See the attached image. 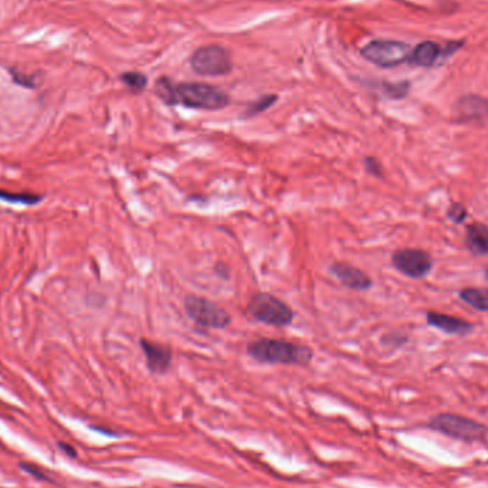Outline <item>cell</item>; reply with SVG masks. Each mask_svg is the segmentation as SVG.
Here are the masks:
<instances>
[{
	"mask_svg": "<svg viewBox=\"0 0 488 488\" xmlns=\"http://www.w3.org/2000/svg\"><path fill=\"white\" fill-rule=\"evenodd\" d=\"M155 94L167 106H183L194 110L217 111L230 104V96L207 83L187 82L173 83L167 76H162L155 83Z\"/></svg>",
	"mask_w": 488,
	"mask_h": 488,
	"instance_id": "cell-1",
	"label": "cell"
},
{
	"mask_svg": "<svg viewBox=\"0 0 488 488\" xmlns=\"http://www.w3.org/2000/svg\"><path fill=\"white\" fill-rule=\"evenodd\" d=\"M246 353L262 364L309 365L314 351L304 345L283 338H257L246 345Z\"/></svg>",
	"mask_w": 488,
	"mask_h": 488,
	"instance_id": "cell-2",
	"label": "cell"
},
{
	"mask_svg": "<svg viewBox=\"0 0 488 488\" xmlns=\"http://www.w3.org/2000/svg\"><path fill=\"white\" fill-rule=\"evenodd\" d=\"M248 314L257 323L277 328L289 327L294 320V310L287 303L265 292L252 296Z\"/></svg>",
	"mask_w": 488,
	"mask_h": 488,
	"instance_id": "cell-3",
	"label": "cell"
},
{
	"mask_svg": "<svg viewBox=\"0 0 488 488\" xmlns=\"http://www.w3.org/2000/svg\"><path fill=\"white\" fill-rule=\"evenodd\" d=\"M428 427L447 436L454 440H460L464 443H475L482 441L488 436L487 426L460 416V414H451V413H441L434 416L428 421Z\"/></svg>",
	"mask_w": 488,
	"mask_h": 488,
	"instance_id": "cell-4",
	"label": "cell"
},
{
	"mask_svg": "<svg viewBox=\"0 0 488 488\" xmlns=\"http://www.w3.org/2000/svg\"><path fill=\"white\" fill-rule=\"evenodd\" d=\"M183 304L187 317L200 328L223 330L227 328L231 323L230 313L206 297L187 294Z\"/></svg>",
	"mask_w": 488,
	"mask_h": 488,
	"instance_id": "cell-5",
	"label": "cell"
},
{
	"mask_svg": "<svg viewBox=\"0 0 488 488\" xmlns=\"http://www.w3.org/2000/svg\"><path fill=\"white\" fill-rule=\"evenodd\" d=\"M413 49L399 40H373L361 49V56L370 63L390 69L410 60Z\"/></svg>",
	"mask_w": 488,
	"mask_h": 488,
	"instance_id": "cell-6",
	"label": "cell"
},
{
	"mask_svg": "<svg viewBox=\"0 0 488 488\" xmlns=\"http://www.w3.org/2000/svg\"><path fill=\"white\" fill-rule=\"evenodd\" d=\"M190 66L194 73L206 77L226 76L233 69L230 53L218 45L199 48L190 57Z\"/></svg>",
	"mask_w": 488,
	"mask_h": 488,
	"instance_id": "cell-7",
	"label": "cell"
},
{
	"mask_svg": "<svg viewBox=\"0 0 488 488\" xmlns=\"http://www.w3.org/2000/svg\"><path fill=\"white\" fill-rule=\"evenodd\" d=\"M393 267L403 276L421 280L433 270V257L423 249H399L392 255Z\"/></svg>",
	"mask_w": 488,
	"mask_h": 488,
	"instance_id": "cell-8",
	"label": "cell"
},
{
	"mask_svg": "<svg viewBox=\"0 0 488 488\" xmlns=\"http://www.w3.org/2000/svg\"><path fill=\"white\" fill-rule=\"evenodd\" d=\"M454 117L460 123H484L488 118V100L477 94H467L454 104Z\"/></svg>",
	"mask_w": 488,
	"mask_h": 488,
	"instance_id": "cell-9",
	"label": "cell"
},
{
	"mask_svg": "<svg viewBox=\"0 0 488 488\" xmlns=\"http://www.w3.org/2000/svg\"><path fill=\"white\" fill-rule=\"evenodd\" d=\"M140 348L146 357L148 369L152 375H165L170 369L173 361V351L169 345L152 341L146 337L139 340Z\"/></svg>",
	"mask_w": 488,
	"mask_h": 488,
	"instance_id": "cell-10",
	"label": "cell"
},
{
	"mask_svg": "<svg viewBox=\"0 0 488 488\" xmlns=\"http://www.w3.org/2000/svg\"><path fill=\"white\" fill-rule=\"evenodd\" d=\"M330 273L344 287L353 292H369L373 287V280L367 273L344 262L333 263L330 266Z\"/></svg>",
	"mask_w": 488,
	"mask_h": 488,
	"instance_id": "cell-11",
	"label": "cell"
},
{
	"mask_svg": "<svg viewBox=\"0 0 488 488\" xmlns=\"http://www.w3.org/2000/svg\"><path fill=\"white\" fill-rule=\"evenodd\" d=\"M426 320L430 327L437 328L450 336L467 337L475 330L474 324L464 318H460L457 316L437 313V311H428L426 316Z\"/></svg>",
	"mask_w": 488,
	"mask_h": 488,
	"instance_id": "cell-12",
	"label": "cell"
},
{
	"mask_svg": "<svg viewBox=\"0 0 488 488\" xmlns=\"http://www.w3.org/2000/svg\"><path fill=\"white\" fill-rule=\"evenodd\" d=\"M465 246L474 256H488V226L479 221L467 224Z\"/></svg>",
	"mask_w": 488,
	"mask_h": 488,
	"instance_id": "cell-13",
	"label": "cell"
},
{
	"mask_svg": "<svg viewBox=\"0 0 488 488\" xmlns=\"http://www.w3.org/2000/svg\"><path fill=\"white\" fill-rule=\"evenodd\" d=\"M441 55V49L436 42H423L416 49H413L410 62L420 67H431Z\"/></svg>",
	"mask_w": 488,
	"mask_h": 488,
	"instance_id": "cell-14",
	"label": "cell"
},
{
	"mask_svg": "<svg viewBox=\"0 0 488 488\" xmlns=\"http://www.w3.org/2000/svg\"><path fill=\"white\" fill-rule=\"evenodd\" d=\"M458 297L474 310L488 313V289L467 287L461 289Z\"/></svg>",
	"mask_w": 488,
	"mask_h": 488,
	"instance_id": "cell-15",
	"label": "cell"
},
{
	"mask_svg": "<svg viewBox=\"0 0 488 488\" xmlns=\"http://www.w3.org/2000/svg\"><path fill=\"white\" fill-rule=\"evenodd\" d=\"M279 100V96L277 94H265L262 97H259L257 100L252 101L246 110H244V113L241 114L243 118H252V117H256L262 113H265L266 110H269L273 104H276V101Z\"/></svg>",
	"mask_w": 488,
	"mask_h": 488,
	"instance_id": "cell-16",
	"label": "cell"
},
{
	"mask_svg": "<svg viewBox=\"0 0 488 488\" xmlns=\"http://www.w3.org/2000/svg\"><path fill=\"white\" fill-rule=\"evenodd\" d=\"M120 80L132 93H142L149 84L148 76L140 72H126L120 76Z\"/></svg>",
	"mask_w": 488,
	"mask_h": 488,
	"instance_id": "cell-17",
	"label": "cell"
},
{
	"mask_svg": "<svg viewBox=\"0 0 488 488\" xmlns=\"http://www.w3.org/2000/svg\"><path fill=\"white\" fill-rule=\"evenodd\" d=\"M379 90L382 92V94L387 99H393V100H399L407 96L410 84L409 82H400V83H389V82H383L380 84H377Z\"/></svg>",
	"mask_w": 488,
	"mask_h": 488,
	"instance_id": "cell-18",
	"label": "cell"
},
{
	"mask_svg": "<svg viewBox=\"0 0 488 488\" xmlns=\"http://www.w3.org/2000/svg\"><path fill=\"white\" fill-rule=\"evenodd\" d=\"M0 200L16 203V204L32 206V204L40 203L43 200V196H39V194H35V193H12V192L0 190Z\"/></svg>",
	"mask_w": 488,
	"mask_h": 488,
	"instance_id": "cell-19",
	"label": "cell"
},
{
	"mask_svg": "<svg viewBox=\"0 0 488 488\" xmlns=\"http://www.w3.org/2000/svg\"><path fill=\"white\" fill-rule=\"evenodd\" d=\"M468 217V211L467 209L458 203V201H454L448 206L447 209V218L451 220L454 224H461L465 221V218Z\"/></svg>",
	"mask_w": 488,
	"mask_h": 488,
	"instance_id": "cell-20",
	"label": "cell"
},
{
	"mask_svg": "<svg viewBox=\"0 0 488 488\" xmlns=\"http://www.w3.org/2000/svg\"><path fill=\"white\" fill-rule=\"evenodd\" d=\"M364 169H365V172H367L373 177L383 179V176H384V170H383L382 163L376 157H373V156L364 157Z\"/></svg>",
	"mask_w": 488,
	"mask_h": 488,
	"instance_id": "cell-21",
	"label": "cell"
},
{
	"mask_svg": "<svg viewBox=\"0 0 488 488\" xmlns=\"http://www.w3.org/2000/svg\"><path fill=\"white\" fill-rule=\"evenodd\" d=\"M407 336L403 334H386L382 338V344L386 347H401L403 344L407 343Z\"/></svg>",
	"mask_w": 488,
	"mask_h": 488,
	"instance_id": "cell-22",
	"label": "cell"
},
{
	"mask_svg": "<svg viewBox=\"0 0 488 488\" xmlns=\"http://www.w3.org/2000/svg\"><path fill=\"white\" fill-rule=\"evenodd\" d=\"M21 468H22L25 472L33 475L35 478H38V479H40V481H49L48 474H46L42 468H39L38 465H32V464H28V462H22V464H21Z\"/></svg>",
	"mask_w": 488,
	"mask_h": 488,
	"instance_id": "cell-23",
	"label": "cell"
},
{
	"mask_svg": "<svg viewBox=\"0 0 488 488\" xmlns=\"http://www.w3.org/2000/svg\"><path fill=\"white\" fill-rule=\"evenodd\" d=\"M11 73H12V76H13V80H15L18 84L25 86V87H35V83H33V80H32L30 77H26L25 74H19V73L15 72V70H11Z\"/></svg>",
	"mask_w": 488,
	"mask_h": 488,
	"instance_id": "cell-24",
	"label": "cell"
},
{
	"mask_svg": "<svg viewBox=\"0 0 488 488\" xmlns=\"http://www.w3.org/2000/svg\"><path fill=\"white\" fill-rule=\"evenodd\" d=\"M214 272L220 276V277H223V279H228V274H230V272H228V269L226 267V266H217L216 269H214Z\"/></svg>",
	"mask_w": 488,
	"mask_h": 488,
	"instance_id": "cell-25",
	"label": "cell"
},
{
	"mask_svg": "<svg viewBox=\"0 0 488 488\" xmlns=\"http://www.w3.org/2000/svg\"><path fill=\"white\" fill-rule=\"evenodd\" d=\"M59 447H60V450H63V451H65L66 454H69L70 457H76V451H74L70 445H67V444H65V443H60Z\"/></svg>",
	"mask_w": 488,
	"mask_h": 488,
	"instance_id": "cell-26",
	"label": "cell"
},
{
	"mask_svg": "<svg viewBox=\"0 0 488 488\" xmlns=\"http://www.w3.org/2000/svg\"><path fill=\"white\" fill-rule=\"evenodd\" d=\"M484 274H485V279H487V282H488V266H487V269L484 270Z\"/></svg>",
	"mask_w": 488,
	"mask_h": 488,
	"instance_id": "cell-27",
	"label": "cell"
}]
</instances>
